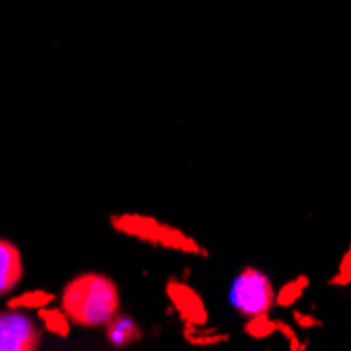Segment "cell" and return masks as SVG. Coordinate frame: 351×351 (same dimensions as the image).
Returning <instances> with one entry per match:
<instances>
[{
  "instance_id": "cell-12",
  "label": "cell",
  "mask_w": 351,
  "mask_h": 351,
  "mask_svg": "<svg viewBox=\"0 0 351 351\" xmlns=\"http://www.w3.org/2000/svg\"><path fill=\"white\" fill-rule=\"evenodd\" d=\"M244 332L250 337V339H257V341H263L271 335L278 332V317H269V313H261V315H252V317H246L244 322Z\"/></svg>"
},
{
  "instance_id": "cell-14",
  "label": "cell",
  "mask_w": 351,
  "mask_h": 351,
  "mask_svg": "<svg viewBox=\"0 0 351 351\" xmlns=\"http://www.w3.org/2000/svg\"><path fill=\"white\" fill-rule=\"evenodd\" d=\"M293 317H295V324L303 330H311L315 326H322L320 317H315L313 313H307V311H295Z\"/></svg>"
},
{
  "instance_id": "cell-8",
  "label": "cell",
  "mask_w": 351,
  "mask_h": 351,
  "mask_svg": "<svg viewBox=\"0 0 351 351\" xmlns=\"http://www.w3.org/2000/svg\"><path fill=\"white\" fill-rule=\"evenodd\" d=\"M181 337L194 347H215L230 341V335L221 328H213L208 324H187L181 322Z\"/></svg>"
},
{
  "instance_id": "cell-4",
  "label": "cell",
  "mask_w": 351,
  "mask_h": 351,
  "mask_svg": "<svg viewBox=\"0 0 351 351\" xmlns=\"http://www.w3.org/2000/svg\"><path fill=\"white\" fill-rule=\"evenodd\" d=\"M165 297L171 309L187 324H208V309L202 295L185 278H169L165 282Z\"/></svg>"
},
{
  "instance_id": "cell-1",
  "label": "cell",
  "mask_w": 351,
  "mask_h": 351,
  "mask_svg": "<svg viewBox=\"0 0 351 351\" xmlns=\"http://www.w3.org/2000/svg\"><path fill=\"white\" fill-rule=\"evenodd\" d=\"M59 307L74 326L101 328L122 307L120 289L108 274L82 271L63 286Z\"/></svg>"
},
{
  "instance_id": "cell-13",
  "label": "cell",
  "mask_w": 351,
  "mask_h": 351,
  "mask_svg": "<svg viewBox=\"0 0 351 351\" xmlns=\"http://www.w3.org/2000/svg\"><path fill=\"white\" fill-rule=\"evenodd\" d=\"M330 286H339V289H343V286H349L351 284V244L349 248L343 252L341 257V263H339V269L337 274L328 280Z\"/></svg>"
},
{
  "instance_id": "cell-11",
  "label": "cell",
  "mask_w": 351,
  "mask_h": 351,
  "mask_svg": "<svg viewBox=\"0 0 351 351\" xmlns=\"http://www.w3.org/2000/svg\"><path fill=\"white\" fill-rule=\"evenodd\" d=\"M309 289V278L307 276H297L295 280H289L282 289L276 291V305L278 307H293L303 293Z\"/></svg>"
},
{
  "instance_id": "cell-2",
  "label": "cell",
  "mask_w": 351,
  "mask_h": 351,
  "mask_svg": "<svg viewBox=\"0 0 351 351\" xmlns=\"http://www.w3.org/2000/svg\"><path fill=\"white\" fill-rule=\"evenodd\" d=\"M230 303L244 320L252 315L269 313L276 307V286L265 271L246 265L232 282Z\"/></svg>"
},
{
  "instance_id": "cell-7",
  "label": "cell",
  "mask_w": 351,
  "mask_h": 351,
  "mask_svg": "<svg viewBox=\"0 0 351 351\" xmlns=\"http://www.w3.org/2000/svg\"><path fill=\"white\" fill-rule=\"evenodd\" d=\"M106 328V339L112 347L124 349L133 343H139L143 339V328L137 320H133L131 315H126L118 311L112 320L104 326Z\"/></svg>"
},
{
  "instance_id": "cell-5",
  "label": "cell",
  "mask_w": 351,
  "mask_h": 351,
  "mask_svg": "<svg viewBox=\"0 0 351 351\" xmlns=\"http://www.w3.org/2000/svg\"><path fill=\"white\" fill-rule=\"evenodd\" d=\"M110 226L116 234L149 246H160L165 232V221L143 213H114L110 217Z\"/></svg>"
},
{
  "instance_id": "cell-9",
  "label": "cell",
  "mask_w": 351,
  "mask_h": 351,
  "mask_svg": "<svg viewBox=\"0 0 351 351\" xmlns=\"http://www.w3.org/2000/svg\"><path fill=\"white\" fill-rule=\"evenodd\" d=\"M38 320H40L43 330H47L55 337L66 339L70 335L72 322H70V317L63 313L61 307H49L47 305V307L38 309Z\"/></svg>"
},
{
  "instance_id": "cell-10",
  "label": "cell",
  "mask_w": 351,
  "mask_h": 351,
  "mask_svg": "<svg viewBox=\"0 0 351 351\" xmlns=\"http://www.w3.org/2000/svg\"><path fill=\"white\" fill-rule=\"evenodd\" d=\"M53 301H55L53 293L43 291V289H34V291H25V293H19L17 297L9 299L7 307L21 309V311H38V309L51 305Z\"/></svg>"
},
{
  "instance_id": "cell-3",
  "label": "cell",
  "mask_w": 351,
  "mask_h": 351,
  "mask_svg": "<svg viewBox=\"0 0 351 351\" xmlns=\"http://www.w3.org/2000/svg\"><path fill=\"white\" fill-rule=\"evenodd\" d=\"M43 341V326L21 309L0 311V351H34Z\"/></svg>"
},
{
  "instance_id": "cell-6",
  "label": "cell",
  "mask_w": 351,
  "mask_h": 351,
  "mask_svg": "<svg viewBox=\"0 0 351 351\" xmlns=\"http://www.w3.org/2000/svg\"><path fill=\"white\" fill-rule=\"evenodd\" d=\"M23 278V257L19 246L0 238V297L11 295Z\"/></svg>"
}]
</instances>
